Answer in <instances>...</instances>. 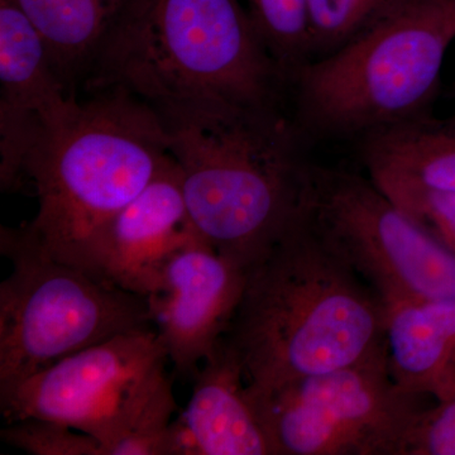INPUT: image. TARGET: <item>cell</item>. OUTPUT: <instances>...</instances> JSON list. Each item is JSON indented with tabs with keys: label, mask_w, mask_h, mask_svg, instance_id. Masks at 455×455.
<instances>
[{
	"label": "cell",
	"mask_w": 455,
	"mask_h": 455,
	"mask_svg": "<svg viewBox=\"0 0 455 455\" xmlns=\"http://www.w3.org/2000/svg\"><path fill=\"white\" fill-rule=\"evenodd\" d=\"M49 51L68 92L88 77L106 33L113 0H13Z\"/></svg>",
	"instance_id": "16"
},
{
	"label": "cell",
	"mask_w": 455,
	"mask_h": 455,
	"mask_svg": "<svg viewBox=\"0 0 455 455\" xmlns=\"http://www.w3.org/2000/svg\"><path fill=\"white\" fill-rule=\"evenodd\" d=\"M194 379L187 409L171 423L173 455H274L226 337Z\"/></svg>",
	"instance_id": "13"
},
{
	"label": "cell",
	"mask_w": 455,
	"mask_h": 455,
	"mask_svg": "<svg viewBox=\"0 0 455 455\" xmlns=\"http://www.w3.org/2000/svg\"><path fill=\"white\" fill-rule=\"evenodd\" d=\"M156 112L190 107L283 109L289 77L239 0H113L86 80Z\"/></svg>",
	"instance_id": "1"
},
{
	"label": "cell",
	"mask_w": 455,
	"mask_h": 455,
	"mask_svg": "<svg viewBox=\"0 0 455 455\" xmlns=\"http://www.w3.org/2000/svg\"><path fill=\"white\" fill-rule=\"evenodd\" d=\"M80 103L13 0H0V188L14 190L28 164L65 130Z\"/></svg>",
	"instance_id": "10"
},
{
	"label": "cell",
	"mask_w": 455,
	"mask_h": 455,
	"mask_svg": "<svg viewBox=\"0 0 455 455\" xmlns=\"http://www.w3.org/2000/svg\"><path fill=\"white\" fill-rule=\"evenodd\" d=\"M247 269L218 253L203 238L178 251L147 296L152 326L179 376L196 379L226 337L242 295Z\"/></svg>",
	"instance_id": "11"
},
{
	"label": "cell",
	"mask_w": 455,
	"mask_h": 455,
	"mask_svg": "<svg viewBox=\"0 0 455 455\" xmlns=\"http://www.w3.org/2000/svg\"><path fill=\"white\" fill-rule=\"evenodd\" d=\"M359 157L377 187L411 185L455 193V133L429 114L359 140Z\"/></svg>",
	"instance_id": "15"
},
{
	"label": "cell",
	"mask_w": 455,
	"mask_h": 455,
	"mask_svg": "<svg viewBox=\"0 0 455 455\" xmlns=\"http://www.w3.org/2000/svg\"><path fill=\"white\" fill-rule=\"evenodd\" d=\"M455 0H405L355 41L292 71L302 139L359 140L427 116L449 47Z\"/></svg>",
	"instance_id": "5"
},
{
	"label": "cell",
	"mask_w": 455,
	"mask_h": 455,
	"mask_svg": "<svg viewBox=\"0 0 455 455\" xmlns=\"http://www.w3.org/2000/svg\"><path fill=\"white\" fill-rule=\"evenodd\" d=\"M154 328L116 335L0 388L8 423L40 419L88 434L104 455H173L178 410Z\"/></svg>",
	"instance_id": "6"
},
{
	"label": "cell",
	"mask_w": 455,
	"mask_h": 455,
	"mask_svg": "<svg viewBox=\"0 0 455 455\" xmlns=\"http://www.w3.org/2000/svg\"><path fill=\"white\" fill-rule=\"evenodd\" d=\"M407 455H455V395L425 410Z\"/></svg>",
	"instance_id": "21"
},
{
	"label": "cell",
	"mask_w": 455,
	"mask_h": 455,
	"mask_svg": "<svg viewBox=\"0 0 455 455\" xmlns=\"http://www.w3.org/2000/svg\"><path fill=\"white\" fill-rule=\"evenodd\" d=\"M247 388L267 391L363 361L386 348V310L296 215L247 268L226 335Z\"/></svg>",
	"instance_id": "2"
},
{
	"label": "cell",
	"mask_w": 455,
	"mask_h": 455,
	"mask_svg": "<svg viewBox=\"0 0 455 455\" xmlns=\"http://www.w3.org/2000/svg\"><path fill=\"white\" fill-rule=\"evenodd\" d=\"M379 188L419 226L455 252V193L411 185Z\"/></svg>",
	"instance_id": "20"
},
{
	"label": "cell",
	"mask_w": 455,
	"mask_h": 455,
	"mask_svg": "<svg viewBox=\"0 0 455 455\" xmlns=\"http://www.w3.org/2000/svg\"><path fill=\"white\" fill-rule=\"evenodd\" d=\"M245 392L274 455H407L427 407L401 388L387 350L350 366Z\"/></svg>",
	"instance_id": "9"
},
{
	"label": "cell",
	"mask_w": 455,
	"mask_h": 455,
	"mask_svg": "<svg viewBox=\"0 0 455 455\" xmlns=\"http://www.w3.org/2000/svg\"><path fill=\"white\" fill-rule=\"evenodd\" d=\"M171 158L154 108L122 89L97 90L27 167L38 211L20 229L53 259L97 275L107 228Z\"/></svg>",
	"instance_id": "4"
},
{
	"label": "cell",
	"mask_w": 455,
	"mask_h": 455,
	"mask_svg": "<svg viewBox=\"0 0 455 455\" xmlns=\"http://www.w3.org/2000/svg\"><path fill=\"white\" fill-rule=\"evenodd\" d=\"M251 17L287 77L307 61L305 0H250Z\"/></svg>",
	"instance_id": "18"
},
{
	"label": "cell",
	"mask_w": 455,
	"mask_h": 455,
	"mask_svg": "<svg viewBox=\"0 0 455 455\" xmlns=\"http://www.w3.org/2000/svg\"><path fill=\"white\" fill-rule=\"evenodd\" d=\"M11 275L0 284V388L112 339L154 328L145 296L53 259L18 228L2 227Z\"/></svg>",
	"instance_id": "7"
},
{
	"label": "cell",
	"mask_w": 455,
	"mask_h": 455,
	"mask_svg": "<svg viewBox=\"0 0 455 455\" xmlns=\"http://www.w3.org/2000/svg\"><path fill=\"white\" fill-rule=\"evenodd\" d=\"M386 310L388 367L401 388L438 403L455 395V299Z\"/></svg>",
	"instance_id": "14"
},
{
	"label": "cell",
	"mask_w": 455,
	"mask_h": 455,
	"mask_svg": "<svg viewBox=\"0 0 455 455\" xmlns=\"http://www.w3.org/2000/svg\"><path fill=\"white\" fill-rule=\"evenodd\" d=\"M204 241L247 269L296 220L307 163L283 109L190 107L157 112Z\"/></svg>",
	"instance_id": "3"
},
{
	"label": "cell",
	"mask_w": 455,
	"mask_h": 455,
	"mask_svg": "<svg viewBox=\"0 0 455 455\" xmlns=\"http://www.w3.org/2000/svg\"><path fill=\"white\" fill-rule=\"evenodd\" d=\"M299 215L385 309L455 299V252L368 176L307 164Z\"/></svg>",
	"instance_id": "8"
},
{
	"label": "cell",
	"mask_w": 455,
	"mask_h": 455,
	"mask_svg": "<svg viewBox=\"0 0 455 455\" xmlns=\"http://www.w3.org/2000/svg\"><path fill=\"white\" fill-rule=\"evenodd\" d=\"M405 0H305L307 61L355 41ZM304 62V64H305Z\"/></svg>",
	"instance_id": "17"
},
{
	"label": "cell",
	"mask_w": 455,
	"mask_h": 455,
	"mask_svg": "<svg viewBox=\"0 0 455 455\" xmlns=\"http://www.w3.org/2000/svg\"><path fill=\"white\" fill-rule=\"evenodd\" d=\"M0 436L12 447L32 455H104L97 439L55 421H14L7 424Z\"/></svg>",
	"instance_id": "19"
},
{
	"label": "cell",
	"mask_w": 455,
	"mask_h": 455,
	"mask_svg": "<svg viewBox=\"0 0 455 455\" xmlns=\"http://www.w3.org/2000/svg\"><path fill=\"white\" fill-rule=\"evenodd\" d=\"M199 238L185 202L181 170L172 157L107 228L95 274L147 298L167 260Z\"/></svg>",
	"instance_id": "12"
}]
</instances>
